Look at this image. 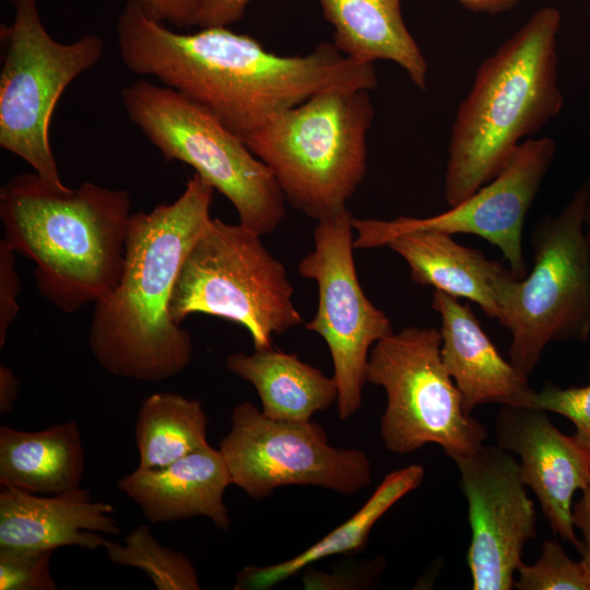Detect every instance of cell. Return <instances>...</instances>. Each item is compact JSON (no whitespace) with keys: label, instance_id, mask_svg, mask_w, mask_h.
Here are the masks:
<instances>
[{"label":"cell","instance_id":"obj_1","mask_svg":"<svg viewBox=\"0 0 590 590\" xmlns=\"http://www.w3.org/2000/svg\"><path fill=\"white\" fill-rule=\"evenodd\" d=\"M117 44L127 69L199 104L243 140L318 93L371 91L378 82L374 64L347 58L333 43L280 56L227 26L173 31L152 19L141 0L126 1Z\"/></svg>","mask_w":590,"mask_h":590},{"label":"cell","instance_id":"obj_2","mask_svg":"<svg viewBox=\"0 0 590 590\" xmlns=\"http://www.w3.org/2000/svg\"><path fill=\"white\" fill-rule=\"evenodd\" d=\"M213 192L194 173L174 202L131 214L121 275L95 303L88 331L94 358L110 374L160 382L189 366L191 335L169 304L182 261L211 219Z\"/></svg>","mask_w":590,"mask_h":590},{"label":"cell","instance_id":"obj_3","mask_svg":"<svg viewBox=\"0 0 590 590\" xmlns=\"http://www.w3.org/2000/svg\"><path fill=\"white\" fill-rule=\"evenodd\" d=\"M130 210L126 190L88 181L59 188L36 173L17 175L0 190L2 239L34 261L40 295L68 314L116 286Z\"/></svg>","mask_w":590,"mask_h":590},{"label":"cell","instance_id":"obj_4","mask_svg":"<svg viewBox=\"0 0 590 590\" xmlns=\"http://www.w3.org/2000/svg\"><path fill=\"white\" fill-rule=\"evenodd\" d=\"M553 7L530 19L477 68L451 127L444 199L453 206L492 181L517 148L562 110Z\"/></svg>","mask_w":590,"mask_h":590},{"label":"cell","instance_id":"obj_5","mask_svg":"<svg viewBox=\"0 0 590 590\" xmlns=\"http://www.w3.org/2000/svg\"><path fill=\"white\" fill-rule=\"evenodd\" d=\"M369 91L330 90L275 116L244 140L285 201L317 221L346 209L367 169Z\"/></svg>","mask_w":590,"mask_h":590},{"label":"cell","instance_id":"obj_6","mask_svg":"<svg viewBox=\"0 0 590 590\" xmlns=\"http://www.w3.org/2000/svg\"><path fill=\"white\" fill-rule=\"evenodd\" d=\"M590 177L530 236L533 267L522 279L506 270L492 282L498 321L509 330V362L529 377L547 344L590 335V260L583 219Z\"/></svg>","mask_w":590,"mask_h":590},{"label":"cell","instance_id":"obj_7","mask_svg":"<svg viewBox=\"0 0 590 590\" xmlns=\"http://www.w3.org/2000/svg\"><path fill=\"white\" fill-rule=\"evenodd\" d=\"M129 119L167 161L190 165L234 205L239 223L263 236L285 216V198L270 168L243 139L179 92L141 79L127 85Z\"/></svg>","mask_w":590,"mask_h":590},{"label":"cell","instance_id":"obj_8","mask_svg":"<svg viewBox=\"0 0 590 590\" xmlns=\"http://www.w3.org/2000/svg\"><path fill=\"white\" fill-rule=\"evenodd\" d=\"M261 236L239 224L210 219L186 255L169 304L177 323L205 314L238 323L255 350L272 347V335L303 322L283 263Z\"/></svg>","mask_w":590,"mask_h":590},{"label":"cell","instance_id":"obj_9","mask_svg":"<svg viewBox=\"0 0 590 590\" xmlns=\"http://www.w3.org/2000/svg\"><path fill=\"white\" fill-rule=\"evenodd\" d=\"M10 1L13 22L0 28V146L51 185L66 188L50 146L51 115L71 81L102 58L104 40L86 34L59 43L45 28L36 0Z\"/></svg>","mask_w":590,"mask_h":590},{"label":"cell","instance_id":"obj_10","mask_svg":"<svg viewBox=\"0 0 590 590\" xmlns=\"http://www.w3.org/2000/svg\"><path fill=\"white\" fill-rule=\"evenodd\" d=\"M436 328L408 327L371 347L366 381L387 394L380 421L385 447L408 455L427 444L452 460L465 457L487 439L486 427L464 412L461 394L440 357Z\"/></svg>","mask_w":590,"mask_h":590},{"label":"cell","instance_id":"obj_11","mask_svg":"<svg viewBox=\"0 0 590 590\" xmlns=\"http://www.w3.org/2000/svg\"><path fill=\"white\" fill-rule=\"evenodd\" d=\"M219 449L232 484L257 500L286 485L351 495L371 482V462L364 451L331 446L311 420H273L248 401L234 406L231 429Z\"/></svg>","mask_w":590,"mask_h":590},{"label":"cell","instance_id":"obj_12","mask_svg":"<svg viewBox=\"0 0 590 590\" xmlns=\"http://www.w3.org/2000/svg\"><path fill=\"white\" fill-rule=\"evenodd\" d=\"M317 222L315 248L298 264L299 274L318 287L317 311L306 329L319 334L329 349L338 414L344 421L361 408L371 347L393 329L359 284L351 213L345 209Z\"/></svg>","mask_w":590,"mask_h":590},{"label":"cell","instance_id":"obj_13","mask_svg":"<svg viewBox=\"0 0 590 590\" xmlns=\"http://www.w3.org/2000/svg\"><path fill=\"white\" fill-rule=\"evenodd\" d=\"M556 152L550 137L528 138L492 181L462 202L427 217L399 216L391 221L354 219V248L385 247L391 237L414 229L448 235L469 234L497 247L516 279L527 275L522 233L528 212L540 191Z\"/></svg>","mask_w":590,"mask_h":590},{"label":"cell","instance_id":"obj_14","mask_svg":"<svg viewBox=\"0 0 590 590\" xmlns=\"http://www.w3.org/2000/svg\"><path fill=\"white\" fill-rule=\"evenodd\" d=\"M453 461L468 502L472 589L510 590L524 546L536 536V511L518 461L498 445Z\"/></svg>","mask_w":590,"mask_h":590},{"label":"cell","instance_id":"obj_15","mask_svg":"<svg viewBox=\"0 0 590 590\" xmlns=\"http://www.w3.org/2000/svg\"><path fill=\"white\" fill-rule=\"evenodd\" d=\"M495 438L517 455L523 484L532 489L553 532L581 551L573 522V498L590 483V455L563 434L545 411L505 404L495 420Z\"/></svg>","mask_w":590,"mask_h":590},{"label":"cell","instance_id":"obj_16","mask_svg":"<svg viewBox=\"0 0 590 590\" xmlns=\"http://www.w3.org/2000/svg\"><path fill=\"white\" fill-rule=\"evenodd\" d=\"M114 507L85 488L43 496L15 488L0 492V548L55 551L104 547L102 535L121 533Z\"/></svg>","mask_w":590,"mask_h":590},{"label":"cell","instance_id":"obj_17","mask_svg":"<svg viewBox=\"0 0 590 590\" xmlns=\"http://www.w3.org/2000/svg\"><path fill=\"white\" fill-rule=\"evenodd\" d=\"M432 307L440 316V357L464 412L484 403L519 405L531 391L528 377L499 354L469 305L435 290Z\"/></svg>","mask_w":590,"mask_h":590},{"label":"cell","instance_id":"obj_18","mask_svg":"<svg viewBox=\"0 0 590 590\" xmlns=\"http://www.w3.org/2000/svg\"><path fill=\"white\" fill-rule=\"evenodd\" d=\"M229 484L222 452L208 445L166 467H138L118 482L117 488L140 507L151 523L201 516L216 528L228 530L224 493Z\"/></svg>","mask_w":590,"mask_h":590},{"label":"cell","instance_id":"obj_19","mask_svg":"<svg viewBox=\"0 0 590 590\" xmlns=\"http://www.w3.org/2000/svg\"><path fill=\"white\" fill-rule=\"evenodd\" d=\"M334 28L333 44L347 58L374 64L392 61L425 90L428 66L405 26L400 0H319Z\"/></svg>","mask_w":590,"mask_h":590},{"label":"cell","instance_id":"obj_20","mask_svg":"<svg viewBox=\"0 0 590 590\" xmlns=\"http://www.w3.org/2000/svg\"><path fill=\"white\" fill-rule=\"evenodd\" d=\"M385 247L404 259L416 284L474 302L487 317L498 320L492 282L506 271L499 261L458 244L451 235L428 229L398 234Z\"/></svg>","mask_w":590,"mask_h":590},{"label":"cell","instance_id":"obj_21","mask_svg":"<svg viewBox=\"0 0 590 590\" xmlns=\"http://www.w3.org/2000/svg\"><path fill=\"white\" fill-rule=\"evenodd\" d=\"M85 455L76 422L39 432L0 427V485L39 495L81 487Z\"/></svg>","mask_w":590,"mask_h":590},{"label":"cell","instance_id":"obj_22","mask_svg":"<svg viewBox=\"0 0 590 590\" xmlns=\"http://www.w3.org/2000/svg\"><path fill=\"white\" fill-rule=\"evenodd\" d=\"M226 367L255 387L262 413L273 420L310 421L338 400L333 377L302 362L296 354L273 347L252 354L237 352L226 358Z\"/></svg>","mask_w":590,"mask_h":590},{"label":"cell","instance_id":"obj_23","mask_svg":"<svg viewBox=\"0 0 590 590\" xmlns=\"http://www.w3.org/2000/svg\"><path fill=\"white\" fill-rule=\"evenodd\" d=\"M425 470L411 464L385 476L367 502L345 522L297 555L268 566H245L236 575L235 590H268L326 557L362 551L377 521L423 482Z\"/></svg>","mask_w":590,"mask_h":590},{"label":"cell","instance_id":"obj_24","mask_svg":"<svg viewBox=\"0 0 590 590\" xmlns=\"http://www.w3.org/2000/svg\"><path fill=\"white\" fill-rule=\"evenodd\" d=\"M208 423L209 418L198 400L174 392L146 397L134 426L138 467H166L208 446Z\"/></svg>","mask_w":590,"mask_h":590},{"label":"cell","instance_id":"obj_25","mask_svg":"<svg viewBox=\"0 0 590 590\" xmlns=\"http://www.w3.org/2000/svg\"><path fill=\"white\" fill-rule=\"evenodd\" d=\"M104 548L110 562L142 570L157 590L201 589L192 562L160 543L146 524L133 529L123 543L107 541Z\"/></svg>","mask_w":590,"mask_h":590},{"label":"cell","instance_id":"obj_26","mask_svg":"<svg viewBox=\"0 0 590 590\" xmlns=\"http://www.w3.org/2000/svg\"><path fill=\"white\" fill-rule=\"evenodd\" d=\"M514 588L518 590H590V579L581 562L571 559L560 543L546 540L532 565L522 563Z\"/></svg>","mask_w":590,"mask_h":590},{"label":"cell","instance_id":"obj_27","mask_svg":"<svg viewBox=\"0 0 590 590\" xmlns=\"http://www.w3.org/2000/svg\"><path fill=\"white\" fill-rule=\"evenodd\" d=\"M519 405L567 417L575 426L573 438L590 455V385L560 388L547 382L541 390L531 389Z\"/></svg>","mask_w":590,"mask_h":590},{"label":"cell","instance_id":"obj_28","mask_svg":"<svg viewBox=\"0 0 590 590\" xmlns=\"http://www.w3.org/2000/svg\"><path fill=\"white\" fill-rule=\"evenodd\" d=\"M54 551L0 548V590H56L50 573Z\"/></svg>","mask_w":590,"mask_h":590},{"label":"cell","instance_id":"obj_29","mask_svg":"<svg viewBox=\"0 0 590 590\" xmlns=\"http://www.w3.org/2000/svg\"><path fill=\"white\" fill-rule=\"evenodd\" d=\"M15 253L3 239L0 240V349L5 345L9 328L20 310L21 283Z\"/></svg>","mask_w":590,"mask_h":590},{"label":"cell","instance_id":"obj_30","mask_svg":"<svg viewBox=\"0 0 590 590\" xmlns=\"http://www.w3.org/2000/svg\"><path fill=\"white\" fill-rule=\"evenodd\" d=\"M145 12L154 20L177 28L198 26L200 0H141Z\"/></svg>","mask_w":590,"mask_h":590},{"label":"cell","instance_id":"obj_31","mask_svg":"<svg viewBox=\"0 0 590 590\" xmlns=\"http://www.w3.org/2000/svg\"><path fill=\"white\" fill-rule=\"evenodd\" d=\"M251 0H200L198 26H227L239 21Z\"/></svg>","mask_w":590,"mask_h":590},{"label":"cell","instance_id":"obj_32","mask_svg":"<svg viewBox=\"0 0 590 590\" xmlns=\"http://www.w3.org/2000/svg\"><path fill=\"white\" fill-rule=\"evenodd\" d=\"M573 522L583 538L580 562L590 579V483L581 491L579 500L573 507Z\"/></svg>","mask_w":590,"mask_h":590},{"label":"cell","instance_id":"obj_33","mask_svg":"<svg viewBox=\"0 0 590 590\" xmlns=\"http://www.w3.org/2000/svg\"><path fill=\"white\" fill-rule=\"evenodd\" d=\"M20 382L13 370L5 364L0 365V414L5 415L13 410L19 393Z\"/></svg>","mask_w":590,"mask_h":590},{"label":"cell","instance_id":"obj_34","mask_svg":"<svg viewBox=\"0 0 590 590\" xmlns=\"http://www.w3.org/2000/svg\"><path fill=\"white\" fill-rule=\"evenodd\" d=\"M474 13L491 15L508 12L519 4L521 0H457Z\"/></svg>","mask_w":590,"mask_h":590},{"label":"cell","instance_id":"obj_35","mask_svg":"<svg viewBox=\"0 0 590 590\" xmlns=\"http://www.w3.org/2000/svg\"><path fill=\"white\" fill-rule=\"evenodd\" d=\"M583 229H585V238L590 260V200L587 204L586 211H585V219H583Z\"/></svg>","mask_w":590,"mask_h":590}]
</instances>
